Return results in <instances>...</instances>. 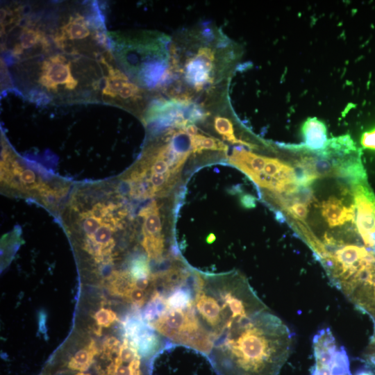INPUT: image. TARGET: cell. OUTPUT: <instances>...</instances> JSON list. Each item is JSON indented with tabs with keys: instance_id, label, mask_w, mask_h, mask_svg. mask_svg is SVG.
Masks as SVG:
<instances>
[{
	"instance_id": "obj_17",
	"label": "cell",
	"mask_w": 375,
	"mask_h": 375,
	"mask_svg": "<svg viewBox=\"0 0 375 375\" xmlns=\"http://www.w3.org/2000/svg\"><path fill=\"white\" fill-rule=\"evenodd\" d=\"M215 239L214 235L210 234V237L208 238V241L210 242V240H214Z\"/></svg>"
},
{
	"instance_id": "obj_2",
	"label": "cell",
	"mask_w": 375,
	"mask_h": 375,
	"mask_svg": "<svg viewBox=\"0 0 375 375\" xmlns=\"http://www.w3.org/2000/svg\"><path fill=\"white\" fill-rule=\"evenodd\" d=\"M293 336L267 306L235 323L206 358L218 375H279Z\"/></svg>"
},
{
	"instance_id": "obj_5",
	"label": "cell",
	"mask_w": 375,
	"mask_h": 375,
	"mask_svg": "<svg viewBox=\"0 0 375 375\" xmlns=\"http://www.w3.org/2000/svg\"><path fill=\"white\" fill-rule=\"evenodd\" d=\"M39 83L49 91L56 92L59 85L74 90L78 81L71 72V63L60 54L52 56L42 64Z\"/></svg>"
},
{
	"instance_id": "obj_4",
	"label": "cell",
	"mask_w": 375,
	"mask_h": 375,
	"mask_svg": "<svg viewBox=\"0 0 375 375\" xmlns=\"http://www.w3.org/2000/svg\"><path fill=\"white\" fill-rule=\"evenodd\" d=\"M1 183L10 192L38 199L53 209L59 198L67 191L64 184L53 185L40 181L31 169L22 165L8 149L1 151Z\"/></svg>"
},
{
	"instance_id": "obj_1",
	"label": "cell",
	"mask_w": 375,
	"mask_h": 375,
	"mask_svg": "<svg viewBox=\"0 0 375 375\" xmlns=\"http://www.w3.org/2000/svg\"><path fill=\"white\" fill-rule=\"evenodd\" d=\"M236 46L212 25L183 31L169 45L168 99L207 106L226 96Z\"/></svg>"
},
{
	"instance_id": "obj_7",
	"label": "cell",
	"mask_w": 375,
	"mask_h": 375,
	"mask_svg": "<svg viewBox=\"0 0 375 375\" xmlns=\"http://www.w3.org/2000/svg\"><path fill=\"white\" fill-rule=\"evenodd\" d=\"M90 34L85 18L79 15L70 17L68 22L58 31L55 41L60 47H64L67 40H83Z\"/></svg>"
},
{
	"instance_id": "obj_13",
	"label": "cell",
	"mask_w": 375,
	"mask_h": 375,
	"mask_svg": "<svg viewBox=\"0 0 375 375\" xmlns=\"http://www.w3.org/2000/svg\"><path fill=\"white\" fill-rule=\"evenodd\" d=\"M94 317L97 324L104 327H108L117 319L115 314L112 310L105 308L100 309L95 314Z\"/></svg>"
},
{
	"instance_id": "obj_15",
	"label": "cell",
	"mask_w": 375,
	"mask_h": 375,
	"mask_svg": "<svg viewBox=\"0 0 375 375\" xmlns=\"http://www.w3.org/2000/svg\"><path fill=\"white\" fill-rule=\"evenodd\" d=\"M241 202L244 207L252 208L255 206V199L249 194L244 195L241 199Z\"/></svg>"
},
{
	"instance_id": "obj_6",
	"label": "cell",
	"mask_w": 375,
	"mask_h": 375,
	"mask_svg": "<svg viewBox=\"0 0 375 375\" xmlns=\"http://www.w3.org/2000/svg\"><path fill=\"white\" fill-rule=\"evenodd\" d=\"M303 144L301 146L311 151L323 150L328 142L325 124L316 117L307 119L301 126Z\"/></svg>"
},
{
	"instance_id": "obj_8",
	"label": "cell",
	"mask_w": 375,
	"mask_h": 375,
	"mask_svg": "<svg viewBox=\"0 0 375 375\" xmlns=\"http://www.w3.org/2000/svg\"><path fill=\"white\" fill-rule=\"evenodd\" d=\"M227 108V99L224 101L219 106V111L213 117V127L215 131L221 135L222 138L233 144H239L248 148L251 147V143L236 138L235 135L234 124L231 117L225 114Z\"/></svg>"
},
{
	"instance_id": "obj_18",
	"label": "cell",
	"mask_w": 375,
	"mask_h": 375,
	"mask_svg": "<svg viewBox=\"0 0 375 375\" xmlns=\"http://www.w3.org/2000/svg\"><path fill=\"white\" fill-rule=\"evenodd\" d=\"M76 375H85V374L83 372H79V373H77Z\"/></svg>"
},
{
	"instance_id": "obj_9",
	"label": "cell",
	"mask_w": 375,
	"mask_h": 375,
	"mask_svg": "<svg viewBox=\"0 0 375 375\" xmlns=\"http://www.w3.org/2000/svg\"><path fill=\"white\" fill-rule=\"evenodd\" d=\"M131 81L126 75L118 69H114L108 66V76L105 78V84L103 88V94L111 98L119 97L122 88Z\"/></svg>"
},
{
	"instance_id": "obj_16",
	"label": "cell",
	"mask_w": 375,
	"mask_h": 375,
	"mask_svg": "<svg viewBox=\"0 0 375 375\" xmlns=\"http://www.w3.org/2000/svg\"><path fill=\"white\" fill-rule=\"evenodd\" d=\"M355 375H375V374L370 369L364 367L357 371Z\"/></svg>"
},
{
	"instance_id": "obj_3",
	"label": "cell",
	"mask_w": 375,
	"mask_h": 375,
	"mask_svg": "<svg viewBox=\"0 0 375 375\" xmlns=\"http://www.w3.org/2000/svg\"><path fill=\"white\" fill-rule=\"evenodd\" d=\"M192 310L210 351L214 344L246 316L247 307L241 287L233 276L195 271Z\"/></svg>"
},
{
	"instance_id": "obj_10",
	"label": "cell",
	"mask_w": 375,
	"mask_h": 375,
	"mask_svg": "<svg viewBox=\"0 0 375 375\" xmlns=\"http://www.w3.org/2000/svg\"><path fill=\"white\" fill-rule=\"evenodd\" d=\"M193 153H201L203 151H219L226 152L228 146L217 138L206 136L202 133L190 136Z\"/></svg>"
},
{
	"instance_id": "obj_14",
	"label": "cell",
	"mask_w": 375,
	"mask_h": 375,
	"mask_svg": "<svg viewBox=\"0 0 375 375\" xmlns=\"http://www.w3.org/2000/svg\"><path fill=\"white\" fill-rule=\"evenodd\" d=\"M360 143L365 149L375 150V128L362 134Z\"/></svg>"
},
{
	"instance_id": "obj_11",
	"label": "cell",
	"mask_w": 375,
	"mask_h": 375,
	"mask_svg": "<svg viewBox=\"0 0 375 375\" xmlns=\"http://www.w3.org/2000/svg\"><path fill=\"white\" fill-rule=\"evenodd\" d=\"M46 42L44 36L40 31L31 28H24L19 36V42L13 49L15 55H20L24 50L34 47L37 44Z\"/></svg>"
},
{
	"instance_id": "obj_12",
	"label": "cell",
	"mask_w": 375,
	"mask_h": 375,
	"mask_svg": "<svg viewBox=\"0 0 375 375\" xmlns=\"http://www.w3.org/2000/svg\"><path fill=\"white\" fill-rule=\"evenodd\" d=\"M93 355L87 350H80L69 361V367L81 372L85 371L92 363Z\"/></svg>"
}]
</instances>
